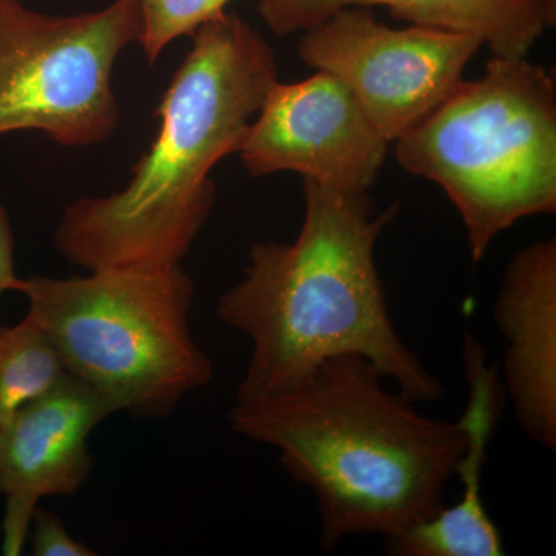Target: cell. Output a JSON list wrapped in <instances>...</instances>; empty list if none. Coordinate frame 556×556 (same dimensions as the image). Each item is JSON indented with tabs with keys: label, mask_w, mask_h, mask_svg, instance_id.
<instances>
[{
	"label": "cell",
	"mask_w": 556,
	"mask_h": 556,
	"mask_svg": "<svg viewBox=\"0 0 556 556\" xmlns=\"http://www.w3.org/2000/svg\"><path fill=\"white\" fill-rule=\"evenodd\" d=\"M305 217L291 243L249 249L243 278L217 316L251 340L236 404L289 390L321 362L357 354L415 404L444 397L442 380L399 336L376 265V247L397 206L378 212L368 193L303 179Z\"/></svg>",
	"instance_id": "cell-1"
},
{
	"label": "cell",
	"mask_w": 556,
	"mask_h": 556,
	"mask_svg": "<svg viewBox=\"0 0 556 556\" xmlns=\"http://www.w3.org/2000/svg\"><path fill=\"white\" fill-rule=\"evenodd\" d=\"M386 380L367 358L343 354L283 393L229 412L233 431L276 448L314 493L325 552L348 536L386 540L437 517L466 452L459 420L424 415Z\"/></svg>",
	"instance_id": "cell-2"
},
{
	"label": "cell",
	"mask_w": 556,
	"mask_h": 556,
	"mask_svg": "<svg viewBox=\"0 0 556 556\" xmlns=\"http://www.w3.org/2000/svg\"><path fill=\"white\" fill-rule=\"evenodd\" d=\"M192 36L161 101L159 137L126 188L65 208L54 244L73 265H179L211 217V172L239 152L278 67L269 43L232 11Z\"/></svg>",
	"instance_id": "cell-3"
},
{
	"label": "cell",
	"mask_w": 556,
	"mask_h": 556,
	"mask_svg": "<svg viewBox=\"0 0 556 556\" xmlns=\"http://www.w3.org/2000/svg\"><path fill=\"white\" fill-rule=\"evenodd\" d=\"M401 167L441 186L478 265L521 219L556 212V84L527 58L492 56L396 141Z\"/></svg>",
	"instance_id": "cell-4"
},
{
	"label": "cell",
	"mask_w": 556,
	"mask_h": 556,
	"mask_svg": "<svg viewBox=\"0 0 556 556\" xmlns=\"http://www.w3.org/2000/svg\"><path fill=\"white\" fill-rule=\"evenodd\" d=\"M20 292L65 371L108 396L118 413L169 416L214 378L190 331L195 287L179 265L24 278Z\"/></svg>",
	"instance_id": "cell-5"
},
{
	"label": "cell",
	"mask_w": 556,
	"mask_h": 556,
	"mask_svg": "<svg viewBox=\"0 0 556 556\" xmlns=\"http://www.w3.org/2000/svg\"><path fill=\"white\" fill-rule=\"evenodd\" d=\"M141 35L139 0L72 16L0 0V137L38 130L64 148L105 141L119 123L113 67Z\"/></svg>",
	"instance_id": "cell-6"
},
{
	"label": "cell",
	"mask_w": 556,
	"mask_h": 556,
	"mask_svg": "<svg viewBox=\"0 0 556 556\" xmlns=\"http://www.w3.org/2000/svg\"><path fill=\"white\" fill-rule=\"evenodd\" d=\"M302 33V61L345 84L388 142L447 100L482 47L467 33L390 27L367 7L340 9Z\"/></svg>",
	"instance_id": "cell-7"
},
{
	"label": "cell",
	"mask_w": 556,
	"mask_h": 556,
	"mask_svg": "<svg viewBox=\"0 0 556 556\" xmlns=\"http://www.w3.org/2000/svg\"><path fill=\"white\" fill-rule=\"evenodd\" d=\"M388 144L345 84L317 70L299 83L274 84L237 153L252 177L294 172L327 188L368 193Z\"/></svg>",
	"instance_id": "cell-8"
},
{
	"label": "cell",
	"mask_w": 556,
	"mask_h": 556,
	"mask_svg": "<svg viewBox=\"0 0 556 556\" xmlns=\"http://www.w3.org/2000/svg\"><path fill=\"white\" fill-rule=\"evenodd\" d=\"M118 413L89 383L68 375L28 402L0 433V493L5 497L2 554L24 551L38 501L73 495L93 467L89 437Z\"/></svg>",
	"instance_id": "cell-9"
},
{
	"label": "cell",
	"mask_w": 556,
	"mask_h": 556,
	"mask_svg": "<svg viewBox=\"0 0 556 556\" xmlns=\"http://www.w3.org/2000/svg\"><path fill=\"white\" fill-rule=\"evenodd\" d=\"M506 339L504 391L530 441L556 450V240L535 241L507 265L493 309Z\"/></svg>",
	"instance_id": "cell-10"
},
{
	"label": "cell",
	"mask_w": 556,
	"mask_h": 556,
	"mask_svg": "<svg viewBox=\"0 0 556 556\" xmlns=\"http://www.w3.org/2000/svg\"><path fill=\"white\" fill-rule=\"evenodd\" d=\"M463 361L468 402L459 422L467 433V448L455 471L463 484V496L452 507L442 508L437 517L386 538L383 543L390 555H504L503 536L482 497V470L503 408L504 387L496 368L489 364L484 348L470 332L464 339Z\"/></svg>",
	"instance_id": "cell-11"
},
{
	"label": "cell",
	"mask_w": 556,
	"mask_h": 556,
	"mask_svg": "<svg viewBox=\"0 0 556 556\" xmlns=\"http://www.w3.org/2000/svg\"><path fill=\"white\" fill-rule=\"evenodd\" d=\"M345 7H382L412 25L467 33L500 58H527L551 28L541 0H258L277 36L308 30Z\"/></svg>",
	"instance_id": "cell-12"
},
{
	"label": "cell",
	"mask_w": 556,
	"mask_h": 556,
	"mask_svg": "<svg viewBox=\"0 0 556 556\" xmlns=\"http://www.w3.org/2000/svg\"><path fill=\"white\" fill-rule=\"evenodd\" d=\"M65 376L56 350L30 318L11 327L0 325V433L21 408Z\"/></svg>",
	"instance_id": "cell-13"
},
{
	"label": "cell",
	"mask_w": 556,
	"mask_h": 556,
	"mask_svg": "<svg viewBox=\"0 0 556 556\" xmlns=\"http://www.w3.org/2000/svg\"><path fill=\"white\" fill-rule=\"evenodd\" d=\"M232 0H139L141 46L153 64L174 40L192 36L201 25L225 13Z\"/></svg>",
	"instance_id": "cell-14"
},
{
	"label": "cell",
	"mask_w": 556,
	"mask_h": 556,
	"mask_svg": "<svg viewBox=\"0 0 556 556\" xmlns=\"http://www.w3.org/2000/svg\"><path fill=\"white\" fill-rule=\"evenodd\" d=\"M31 522L35 526L31 536V548L35 556L98 555L86 544L70 535L56 511L36 508Z\"/></svg>",
	"instance_id": "cell-15"
},
{
	"label": "cell",
	"mask_w": 556,
	"mask_h": 556,
	"mask_svg": "<svg viewBox=\"0 0 556 556\" xmlns=\"http://www.w3.org/2000/svg\"><path fill=\"white\" fill-rule=\"evenodd\" d=\"M24 278L17 277L14 269V236L9 212L0 200V295L5 292H20Z\"/></svg>",
	"instance_id": "cell-16"
},
{
	"label": "cell",
	"mask_w": 556,
	"mask_h": 556,
	"mask_svg": "<svg viewBox=\"0 0 556 556\" xmlns=\"http://www.w3.org/2000/svg\"><path fill=\"white\" fill-rule=\"evenodd\" d=\"M543 9L546 11L548 25L555 27L556 24V0H541Z\"/></svg>",
	"instance_id": "cell-17"
}]
</instances>
